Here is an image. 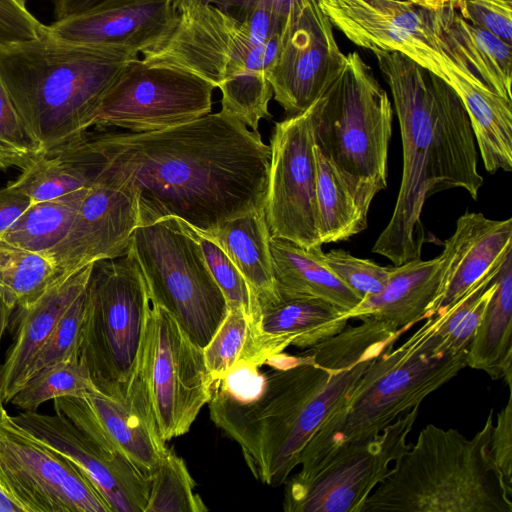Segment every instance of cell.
Wrapping results in <instances>:
<instances>
[{
    "label": "cell",
    "mask_w": 512,
    "mask_h": 512,
    "mask_svg": "<svg viewBox=\"0 0 512 512\" xmlns=\"http://www.w3.org/2000/svg\"><path fill=\"white\" fill-rule=\"evenodd\" d=\"M14 419L76 466L112 512H145L151 480L129 461L101 448L64 416L24 411Z\"/></svg>",
    "instance_id": "ffe728a7"
},
{
    "label": "cell",
    "mask_w": 512,
    "mask_h": 512,
    "mask_svg": "<svg viewBox=\"0 0 512 512\" xmlns=\"http://www.w3.org/2000/svg\"><path fill=\"white\" fill-rule=\"evenodd\" d=\"M314 153L320 242L348 240L367 228L371 202L387 183L341 169L316 145Z\"/></svg>",
    "instance_id": "484cf974"
},
{
    "label": "cell",
    "mask_w": 512,
    "mask_h": 512,
    "mask_svg": "<svg viewBox=\"0 0 512 512\" xmlns=\"http://www.w3.org/2000/svg\"><path fill=\"white\" fill-rule=\"evenodd\" d=\"M30 198L9 184L0 189V235L31 205Z\"/></svg>",
    "instance_id": "bcb514c9"
},
{
    "label": "cell",
    "mask_w": 512,
    "mask_h": 512,
    "mask_svg": "<svg viewBox=\"0 0 512 512\" xmlns=\"http://www.w3.org/2000/svg\"><path fill=\"white\" fill-rule=\"evenodd\" d=\"M85 299L86 289L66 310L51 335L36 354L26 382L55 364L69 360H79Z\"/></svg>",
    "instance_id": "ab89813d"
},
{
    "label": "cell",
    "mask_w": 512,
    "mask_h": 512,
    "mask_svg": "<svg viewBox=\"0 0 512 512\" xmlns=\"http://www.w3.org/2000/svg\"><path fill=\"white\" fill-rule=\"evenodd\" d=\"M496 274L497 272L483 279L450 309L438 312L440 315L438 332L448 350L455 353L467 351L486 305L496 288L494 281Z\"/></svg>",
    "instance_id": "8d00e7d4"
},
{
    "label": "cell",
    "mask_w": 512,
    "mask_h": 512,
    "mask_svg": "<svg viewBox=\"0 0 512 512\" xmlns=\"http://www.w3.org/2000/svg\"><path fill=\"white\" fill-rule=\"evenodd\" d=\"M346 64L333 25L316 0H293L282 24L269 82L286 118L306 111Z\"/></svg>",
    "instance_id": "e0dca14e"
},
{
    "label": "cell",
    "mask_w": 512,
    "mask_h": 512,
    "mask_svg": "<svg viewBox=\"0 0 512 512\" xmlns=\"http://www.w3.org/2000/svg\"><path fill=\"white\" fill-rule=\"evenodd\" d=\"M456 10L471 24L512 45V0H465Z\"/></svg>",
    "instance_id": "b9f144b4"
},
{
    "label": "cell",
    "mask_w": 512,
    "mask_h": 512,
    "mask_svg": "<svg viewBox=\"0 0 512 512\" xmlns=\"http://www.w3.org/2000/svg\"><path fill=\"white\" fill-rule=\"evenodd\" d=\"M425 320L403 344L371 362L346 402L304 447L301 468L344 443L375 437L466 367V351L443 344L440 315Z\"/></svg>",
    "instance_id": "52a82bcc"
},
{
    "label": "cell",
    "mask_w": 512,
    "mask_h": 512,
    "mask_svg": "<svg viewBox=\"0 0 512 512\" xmlns=\"http://www.w3.org/2000/svg\"><path fill=\"white\" fill-rule=\"evenodd\" d=\"M87 139L95 174L135 200L139 226L175 217L209 232L264 210L270 147L221 110L157 131Z\"/></svg>",
    "instance_id": "6da1fadb"
},
{
    "label": "cell",
    "mask_w": 512,
    "mask_h": 512,
    "mask_svg": "<svg viewBox=\"0 0 512 512\" xmlns=\"http://www.w3.org/2000/svg\"><path fill=\"white\" fill-rule=\"evenodd\" d=\"M439 25L444 39L463 55L479 79L512 102V45L465 20L451 4L440 8Z\"/></svg>",
    "instance_id": "f546056e"
},
{
    "label": "cell",
    "mask_w": 512,
    "mask_h": 512,
    "mask_svg": "<svg viewBox=\"0 0 512 512\" xmlns=\"http://www.w3.org/2000/svg\"><path fill=\"white\" fill-rule=\"evenodd\" d=\"M0 512H23L22 508L17 503H15L1 488Z\"/></svg>",
    "instance_id": "681fc988"
},
{
    "label": "cell",
    "mask_w": 512,
    "mask_h": 512,
    "mask_svg": "<svg viewBox=\"0 0 512 512\" xmlns=\"http://www.w3.org/2000/svg\"><path fill=\"white\" fill-rule=\"evenodd\" d=\"M0 488L23 512H112L88 478L0 405Z\"/></svg>",
    "instance_id": "4fadbf2b"
},
{
    "label": "cell",
    "mask_w": 512,
    "mask_h": 512,
    "mask_svg": "<svg viewBox=\"0 0 512 512\" xmlns=\"http://www.w3.org/2000/svg\"><path fill=\"white\" fill-rule=\"evenodd\" d=\"M138 59V58H137ZM127 58L45 32L0 48V80L46 155L81 142Z\"/></svg>",
    "instance_id": "5b68a950"
},
{
    "label": "cell",
    "mask_w": 512,
    "mask_h": 512,
    "mask_svg": "<svg viewBox=\"0 0 512 512\" xmlns=\"http://www.w3.org/2000/svg\"><path fill=\"white\" fill-rule=\"evenodd\" d=\"M45 28L28 10L25 0H0V48L34 39Z\"/></svg>",
    "instance_id": "7bdbcfd3"
},
{
    "label": "cell",
    "mask_w": 512,
    "mask_h": 512,
    "mask_svg": "<svg viewBox=\"0 0 512 512\" xmlns=\"http://www.w3.org/2000/svg\"><path fill=\"white\" fill-rule=\"evenodd\" d=\"M139 226L135 200L122 189L93 174L68 235L47 255L59 275L128 252Z\"/></svg>",
    "instance_id": "44dd1931"
},
{
    "label": "cell",
    "mask_w": 512,
    "mask_h": 512,
    "mask_svg": "<svg viewBox=\"0 0 512 512\" xmlns=\"http://www.w3.org/2000/svg\"><path fill=\"white\" fill-rule=\"evenodd\" d=\"M53 401L56 414L67 418L104 450L129 461L151 480L168 448L157 432L136 380L124 398L95 388L81 397L63 396Z\"/></svg>",
    "instance_id": "ac0fdd59"
},
{
    "label": "cell",
    "mask_w": 512,
    "mask_h": 512,
    "mask_svg": "<svg viewBox=\"0 0 512 512\" xmlns=\"http://www.w3.org/2000/svg\"><path fill=\"white\" fill-rule=\"evenodd\" d=\"M99 1L101 0H53L56 20L83 11Z\"/></svg>",
    "instance_id": "7dc6e473"
},
{
    "label": "cell",
    "mask_w": 512,
    "mask_h": 512,
    "mask_svg": "<svg viewBox=\"0 0 512 512\" xmlns=\"http://www.w3.org/2000/svg\"><path fill=\"white\" fill-rule=\"evenodd\" d=\"M129 250L143 274L151 302L168 311L203 349L228 307L199 244L175 217H168L136 227Z\"/></svg>",
    "instance_id": "30bf717a"
},
{
    "label": "cell",
    "mask_w": 512,
    "mask_h": 512,
    "mask_svg": "<svg viewBox=\"0 0 512 512\" xmlns=\"http://www.w3.org/2000/svg\"><path fill=\"white\" fill-rule=\"evenodd\" d=\"M269 147L264 212L271 236L303 247L322 245L318 232L315 142L309 108L277 122Z\"/></svg>",
    "instance_id": "2e32d148"
},
{
    "label": "cell",
    "mask_w": 512,
    "mask_h": 512,
    "mask_svg": "<svg viewBox=\"0 0 512 512\" xmlns=\"http://www.w3.org/2000/svg\"><path fill=\"white\" fill-rule=\"evenodd\" d=\"M96 387L79 360L55 364L30 378L9 403L24 411H36L42 403L63 396L81 397Z\"/></svg>",
    "instance_id": "e575fe53"
},
{
    "label": "cell",
    "mask_w": 512,
    "mask_h": 512,
    "mask_svg": "<svg viewBox=\"0 0 512 512\" xmlns=\"http://www.w3.org/2000/svg\"><path fill=\"white\" fill-rule=\"evenodd\" d=\"M409 1L417 6L429 8V9H438L443 5L439 0H405Z\"/></svg>",
    "instance_id": "f907efd6"
},
{
    "label": "cell",
    "mask_w": 512,
    "mask_h": 512,
    "mask_svg": "<svg viewBox=\"0 0 512 512\" xmlns=\"http://www.w3.org/2000/svg\"><path fill=\"white\" fill-rule=\"evenodd\" d=\"M195 482L184 460L167 449L151 476L145 512H202L208 508L194 491Z\"/></svg>",
    "instance_id": "836d02e7"
},
{
    "label": "cell",
    "mask_w": 512,
    "mask_h": 512,
    "mask_svg": "<svg viewBox=\"0 0 512 512\" xmlns=\"http://www.w3.org/2000/svg\"><path fill=\"white\" fill-rule=\"evenodd\" d=\"M323 262L361 301L380 292L392 270V267L380 266L342 249L324 253Z\"/></svg>",
    "instance_id": "60d3db41"
},
{
    "label": "cell",
    "mask_w": 512,
    "mask_h": 512,
    "mask_svg": "<svg viewBox=\"0 0 512 512\" xmlns=\"http://www.w3.org/2000/svg\"><path fill=\"white\" fill-rule=\"evenodd\" d=\"M199 232L216 243L234 263L247 281L258 309L279 299L264 210L233 218L209 232Z\"/></svg>",
    "instance_id": "83f0119b"
},
{
    "label": "cell",
    "mask_w": 512,
    "mask_h": 512,
    "mask_svg": "<svg viewBox=\"0 0 512 512\" xmlns=\"http://www.w3.org/2000/svg\"><path fill=\"white\" fill-rule=\"evenodd\" d=\"M176 19L173 0H101L46 25V31L60 40L134 60L161 43Z\"/></svg>",
    "instance_id": "d6986e66"
},
{
    "label": "cell",
    "mask_w": 512,
    "mask_h": 512,
    "mask_svg": "<svg viewBox=\"0 0 512 512\" xmlns=\"http://www.w3.org/2000/svg\"><path fill=\"white\" fill-rule=\"evenodd\" d=\"M44 155L0 80V170H24Z\"/></svg>",
    "instance_id": "74e56055"
},
{
    "label": "cell",
    "mask_w": 512,
    "mask_h": 512,
    "mask_svg": "<svg viewBox=\"0 0 512 512\" xmlns=\"http://www.w3.org/2000/svg\"><path fill=\"white\" fill-rule=\"evenodd\" d=\"M151 301L140 267L128 252L94 262L86 287L79 361L94 386L124 398L136 377Z\"/></svg>",
    "instance_id": "ba28073f"
},
{
    "label": "cell",
    "mask_w": 512,
    "mask_h": 512,
    "mask_svg": "<svg viewBox=\"0 0 512 512\" xmlns=\"http://www.w3.org/2000/svg\"><path fill=\"white\" fill-rule=\"evenodd\" d=\"M176 23L158 45L142 53L149 66L180 69L219 88L221 111L258 132L270 118L269 73L276 61L283 20L258 10L245 20L209 4L183 2Z\"/></svg>",
    "instance_id": "277c9868"
},
{
    "label": "cell",
    "mask_w": 512,
    "mask_h": 512,
    "mask_svg": "<svg viewBox=\"0 0 512 512\" xmlns=\"http://www.w3.org/2000/svg\"><path fill=\"white\" fill-rule=\"evenodd\" d=\"M489 453L504 476L507 484L512 486V395L511 389L508 400L496 417L493 424Z\"/></svg>",
    "instance_id": "ee69618b"
},
{
    "label": "cell",
    "mask_w": 512,
    "mask_h": 512,
    "mask_svg": "<svg viewBox=\"0 0 512 512\" xmlns=\"http://www.w3.org/2000/svg\"><path fill=\"white\" fill-rule=\"evenodd\" d=\"M493 410L472 438L428 424L360 512H512V486L489 453Z\"/></svg>",
    "instance_id": "8992f818"
},
{
    "label": "cell",
    "mask_w": 512,
    "mask_h": 512,
    "mask_svg": "<svg viewBox=\"0 0 512 512\" xmlns=\"http://www.w3.org/2000/svg\"><path fill=\"white\" fill-rule=\"evenodd\" d=\"M494 281L496 288L486 305L466 351V366L484 371L491 379L512 384V251Z\"/></svg>",
    "instance_id": "f1b7e54d"
},
{
    "label": "cell",
    "mask_w": 512,
    "mask_h": 512,
    "mask_svg": "<svg viewBox=\"0 0 512 512\" xmlns=\"http://www.w3.org/2000/svg\"><path fill=\"white\" fill-rule=\"evenodd\" d=\"M87 191L69 198L31 203L0 239L47 257L68 235Z\"/></svg>",
    "instance_id": "1f68e13d"
},
{
    "label": "cell",
    "mask_w": 512,
    "mask_h": 512,
    "mask_svg": "<svg viewBox=\"0 0 512 512\" xmlns=\"http://www.w3.org/2000/svg\"><path fill=\"white\" fill-rule=\"evenodd\" d=\"M93 264L59 276L32 304L12 312L10 323L15 333L1 365L4 402H10L26 383L36 354L66 310L86 289Z\"/></svg>",
    "instance_id": "cb8c5ba5"
},
{
    "label": "cell",
    "mask_w": 512,
    "mask_h": 512,
    "mask_svg": "<svg viewBox=\"0 0 512 512\" xmlns=\"http://www.w3.org/2000/svg\"><path fill=\"white\" fill-rule=\"evenodd\" d=\"M252 319L241 306L228 307L227 314L203 348L206 368L213 380L224 378L240 361H248Z\"/></svg>",
    "instance_id": "d590c367"
},
{
    "label": "cell",
    "mask_w": 512,
    "mask_h": 512,
    "mask_svg": "<svg viewBox=\"0 0 512 512\" xmlns=\"http://www.w3.org/2000/svg\"><path fill=\"white\" fill-rule=\"evenodd\" d=\"M442 256L393 266L384 288L344 313L347 319L374 317L405 332L435 315L442 296Z\"/></svg>",
    "instance_id": "d4e9b609"
},
{
    "label": "cell",
    "mask_w": 512,
    "mask_h": 512,
    "mask_svg": "<svg viewBox=\"0 0 512 512\" xmlns=\"http://www.w3.org/2000/svg\"><path fill=\"white\" fill-rule=\"evenodd\" d=\"M135 380L165 442L189 432L211 397L213 380L205 365L203 349L168 311L153 302Z\"/></svg>",
    "instance_id": "7c38bea8"
},
{
    "label": "cell",
    "mask_w": 512,
    "mask_h": 512,
    "mask_svg": "<svg viewBox=\"0 0 512 512\" xmlns=\"http://www.w3.org/2000/svg\"><path fill=\"white\" fill-rule=\"evenodd\" d=\"M176 219L180 227L199 244L209 270L226 299L227 307L241 306L253 319L258 310L257 301L234 263L216 243L183 220Z\"/></svg>",
    "instance_id": "f35d334b"
},
{
    "label": "cell",
    "mask_w": 512,
    "mask_h": 512,
    "mask_svg": "<svg viewBox=\"0 0 512 512\" xmlns=\"http://www.w3.org/2000/svg\"><path fill=\"white\" fill-rule=\"evenodd\" d=\"M443 6L451 4L455 9H458L462 6L465 0H439Z\"/></svg>",
    "instance_id": "816d5d0a"
},
{
    "label": "cell",
    "mask_w": 512,
    "mask_h": 512,
    "mask_svg": "<svg viewBox=\"0 0 512 512\" xmlns=\"http://www.w3.org/2000/svg\"><path fill=\"white\" fill-rule=\"evenodd\" d=\"M352 43L375 52H400L448 81L455 63L445 52L438 9L405 0H316Z\"/></svg>",
    "instance_id": "9a60e30c"
},
{
    "label": "cell",
    "mask_w": 512,
    "mask_h": 512,
    "mask_svg": "<svg viewBox=\"0 0 512 512\" xmlns=\"http://www.w3.org/2000/svg\"><path fill=\"white\" fill-rule=\"evenodd\" d=\"M196 1L215 6L235 18L245 20L258 10H268L283 21L285 20L293 0H173V6Z\"/></svg>",
    "instance_id": "f6af8a7d"
},
{
    "label": "cell",
    "mask_w": 512,
    "mask_h": 512,
    "mask_svg": "<svg viewBox=\"0 0 512 512\" xmlns=\"http://www.w3.org/2000/svg\"><path fill=\"white\" fill-rule=\"evenodd\" d=\"M59 276L50 258L0 239V297L13 311L32 304Z\"/></svg>",
    "instance_id": "d6a6232c"
},
{
    "label": "cell",
    "mask_w": 512,
    "mask_h": 512,
    "mask_svg": "<svg viewBox=\"0 0 512 512\" xmlns=\"http://www.w3.org/2000/svg\"><path fill=\"white\" fill-rule=\"evenodd\" d=\"M419 406L375 437L344 443L286 480V512H360L367 497L411 447Z\"/></svg>",
    "instance_id": "8fae6325"
},
{
    "label": "cell",
    "mask_w": 512,
    "mask_h": 512,
    "mask_svg": "<svg viewBox=\"0 0 512 512\" xmlns=\"http://www.w3.org/2000/svg\"><path fill=\"white\" fill-rule=\"evenodd\" d=\"M94 174V154L86 137L59 153L44 155L8 184L32 203L69 198L86 192Z\"/></svg>",
    "instance_id": "4dcf8cb0"
},
{
    "label": "cell",
    "mask_w": 512,
    "mask_h": 512,
    "mask_svg": "<svg viewBox=\"0 0 512 512\" xmlns=\"http://www.w3.org/2000/svg\"><path fill=\"white\" fill-rule=\"evenodd\" d=\"M13 310L0 297V345L3 334L10 324ZM2 386H1V364H0V405H3Z\"/></svg>",
    "instance_id": "c3c4849f"
},
{
    "label": "cell",
    "mask_w": 512,
    "mask_h": 512,
    "mask_svg": "<svg viewBox=\"0 0 512 512\" xmlns=\"http://www.w3.org/2000/svg\"><path fill=\"white\" fill-rule=\"evenodd\" d=\"M270 250L280 297L317 298L344 313L360 303L361 299L324 264L322 245L303 247L271 236Z\"/></svg>",
    "instance_id": "4316f807"
},
{
    "label": "cell",
    "mask_w": 512,
    "mask_h": 512,
    "mask_svg": "<svg viewBox=\"0 0 512 512\" xmlns=\"http://www.w3.org/2000/svg\"><path fill=\"white\" fill-rule=\"evenodd\" d=\"M315 145L341 169L387 183L393 109L387 92L357 52L309 107Z\"/></svg>",
    "instance_id": "9c48e42d"
},
{
    "label": "cell",
    "mask_w": 512,
    "mask_h": 512,
    "mask_svg": "<svg viewBox=\"0 0 512 512\" xmlns=\"http://www.w3.org/2000/svg\"><path fill=\"white\" fill-rule=\"evenodd\" d=\"M443 245L437 313L450 309L483 279L498 272L512 251V219L492 220L482 213H465Z\"/></svg>",
    "instance_id": "7402d4cb"
},
{
    "label": "cell",
    "mask_w": 512,
    "mask_h": 512,
    "mask_svg": "<svg viewBox=\"0 0 512 512\" xmlns=\"http://www.w3.org/2000/svg\"><path fill=\"white\" fill-rule=\"evenodd\" d=\"M214 89L189 72L130 60L104 95L92 126L140 133L183 124L211 113Z\"/></svg>",
    "instance_id": "5bb4252c"
},
{
    "label": "cell",
    "mask_w": 512,
    "mask_h": 512,
    "mask_svg": "<svg viewBox=\"0 0 512 512\" xmlns=\"http://www.w3.org/2000/svg\"><path fill=\"white\" fill-rule=\"evenodd\" d=\"M348 320L336 306L317 298H282L259 307L252 319L248 362L262 367L289 346L308 349L342 331Z\"/></svg>",
    "instance_id": "603a6c76"
},
{
    "label": "cell",
    "mask_w": 512,
    "mask_h": 512,
    "mask_svg": "<svg viewBox=\"0 0 512 512\" xmlns=\"http://www.w3.org/2000/svg\"><path fill=\"white\" fill-rule=\"evenodd\" d=\"M373 54L392 93L403 170L392 216L372 252L397 266L421 259L426 199L452 188L465 189L477 199L483 177L477 168L473 129L456 91L400 52Z\"/></svg>",
    "instance_id": "3957f363"
},
{
    "label": "cell",
    "mask_w": 512,
    "mask_h": 512,
    "mask_svg": "<svg viewBox=\"0 0 512 512\" xmlns=\"http://www.w3.org/2000/svg\"><path fill=\"white\" fill-rule=\"evenodd\" d=\"M300 355L267 359L258 394L237 400L211 387L210 416L239 446L254 477L270 486L286 482L317 430L346 402L371 362L403 334L374 317Z\"/></svg>",
    "instance_id": "7a4b0ae2"
}]
</instances>
